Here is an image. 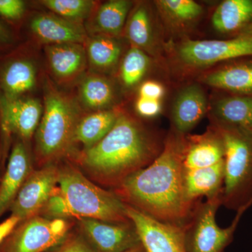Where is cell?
Instances as JSON below:
<instances>
[{
  "label": "cell",
  "instance_id": "cell-1",
  "mask_svg": "<svg viewBox=\"0 0 252 252\" xmlns=\"http://www.w3.org/2000/svg\"><path fill=\"white\" fill-rule=\"evenodd\" d=\"M185 136L170 133L157 158L126 177L113 191L126 205L152 218L185 225L198 202L190 203L186 195Z\"/></svg>",
  "mask_w": 252,
  "mask_h": 252
},
{
  "label": "cell",
  "instance_id": "cell-2",
  "mask_svg": "<svg viewBox=\"0 0 252 252\" xmlns=\"http://www.w3.org/2000/svg\"><path fill=\"white\" fill-rule=\"evenodd\" d=\"M162 148L153 133L123 112L109 133L81 151L77 160L96 180L115 188L131 174L152 163Z\"/></svg>",
  "mask_w": 252,
  "mask_h": 252
},
{
  "label": "cell",
  "instance_id": "cell-3",
  "mask_svg": "<svg viewBox=\"0 0 252 252\" xmlns=\"http://www.w3.org/2000/svg\"><path fill=\"white\" fill-rule=\"evenodd\" d=\"M43 91V114L35 132L34 152L36 161L46 165L72 151L78 123L85 112L76 95L61 90L49 78L44 80Z\"/></svg>",
  "mask_w": 252,
  "mask_h": 252
},
{
  "label": "cell",
  "instance_id": "cell-4",
  "mask_svg": "<svg viewBox=\"0 0 252 252\" xmlns=\"http://www.w3.org/2000/svg\"><path fill=\"white\" fill-rule=\"evenodd\" d=\"M58 187L73 216L112 223H128L126 205L114 191L99 188L72 165L59 168Z\"/></svg>",
  "mask_w": 252,
  "mask_h": 252
},
{
  "label": "cell",
  "instance_id": "cell-5",
  "mask_svg": "<svg viewBox=\"0 0 252 252\" xmlns=\"http://www.w3.org/2000/svg\"><path fill=\"white\" fill-rule=\"evenodd\" d=\"M225 147L223 205L238 210L252 204V136L215 125Z\"/></svg>",
  "mask_w": 252,
  "mask_h": 252
},
{
  "label": "cell",
  "instance_id": "cell-6",
  "mask_svg": "<svg viewBox=\"0 0 252 252\" xmlns=\"http://www.w3.org/2000/svg\"><path fill=\"white\" fill-rule=\"evenodd\" d=\"M223 205V196L198 201L185 225L186 252H225L234 238L235 230L244 212L250 206L238 210L230 226L217 224V210Z\"/></svg>",
  "mask_w": 252,
  "mask_h": 252
},
{
  "label": "cell",
  "instance_id": "cell-7",
  "mask_svg": "<svg viewBox=\"0 0 252 252\" xmlns=\"http://www.w3.org/2000/svg\"><path fill=\"white\" fill-rule=\"evenodd\" d=\"M68 220L36 215L21 220L0 243V252H46L59 245L69 233Z\"/></svg>",
  "mask_w": 252,
  "mask_h": 252
},
{
  "label": "cell",
  "instance_id": "cell-8",
  "mask_svg": "<svg viewBox=\"0 0 252 252\" xmlns=\"http://www.w3.org/2000/svg\"><path fill=\"white\" fill-rule=\"evenodd\" d=\"M176 50L181 62L193 67L252 56V23L234 37L220 40L187 39Z\"/></svg>",
  "mask_w": 252,
  "mask_h": 252
},
{
  "label": "cell",
  "instance_id": "cell-9",
  "mask_svg": "<svg viewBox=\"0 0 252 252\" xmlns=\"http://www.w3.org/2000/svg\"><path fill=\"white\" fill-rule=\"evenodd\" d=\"M43 114V103L36 97L14 100L0 99V147L7 155L13 137L28 144L35 134Z\"/></svg>",
  "mask_w": 252,
  "mask_h": 252
},
{
  "label": "cell",
  "instance_id": "cell-10",
  "mask_svg": "<svg viewBox=\"0 0 252 252\" xmlns=\"http://www.w3.org/2000/svg\"><path fill=\"white\" fill-rule=\"evenodd\" d=\"M39 68L25 47L0 55V99L31 97L39 80Z\"/></svg>",
  "mask_w": 252,
  "mask_h": 252
},
{
  "label": "cell",
  "instance_id": "cell-11",
  "mask_svg": "<svg viewBox=\"0 0 252 252\" xmlns=\"http://www.w3.org/2000/svg\"><path fill=\"white\" fill-rule=\"evenodd\" d=\"M79 233L94 252H125L141 245L132 221L112 223L79 219Z\"/></svg>",
  "mask_w": 252,
  "mask_h": 252
},
{
  "label": "cell",
  "instance_id": "cell-12",
  "mask_svg": "<svg viewBox=\"0 0 252 252\" xmlns=\"http://www.w3.org/2000/svg\"><path fill=\"white\" fill-rule=\"evenodd\" d=\"M59 167L54 163L31 172L9 208L11 216L23 220L39 215L57 187Z\"/></svg>",
  "mask_w": 252,
  "mask_h": 252
},
{
  "label": "cell",
  "instance_id": "cell-13",
  "mask_svg": "<svg viewBox=\"0 0 252 252\" xmlns=\"http://www.w3.org/2000/svg\"><path fill=\"white\" fill-rule=\"evenodd\" d=\"M146 252H186L185 225L163 223L126 205Z\"/></svg>",
  "mask_w": 252,
  "mask_h": 252
},
{
  "label": "cell",
  "instance_id": "cell-14",
  "mask_svg": "<svg viewBox=\"0 0 252 252\" xmlns=\"http://www.w3.org/2000/svg\"><path fill=\"white\" fill-rule=\"evenodd\" d=\"M44 48L50 73L59 87L77 85L88 72L89 63L84 44L68 43Z\"/></svg>",
  "mask_w": 252,
  "mask_h": 252
},
{
  "label": "cell",
  "instance_id": "cell-15",
  "mask_svg": "<svg viewBox=\"0 0 252 252\" xmlns=\"http://www.w3.org/2000/svg\"><path fill=\"white\" fill-rule=\"evenodd\" d=\"M28 27L33 39L44 46L84 44L89 36L84 24L67 21L50 11L34 15Z\"/></svg>",
  "mask_w": 252,
  "mask_h": 252
},
{
  "label": "cell",
  "instance_id": "cell-16",
  "mask_svg": "<svg viewBox=\"0 0 252 252\" xmlns=\"http://www.w3.org/2000/svg\"><path fill=\"white\" fill-rule=\"evenodd\" d=\"M32 171L27 144L16 138L0 182V217L9 210L20 189Z\"/></svg>",
  "mask_w": 252,
  "mask_h": 252
},
{
  "label": "cell",
  "instance_id": "cell-17",
  "mask_svg": "<svg viewBox=\"0 0 252 252\" xmlns=\"http://www.w3.org/2000/svg\"><path fill=\"white\" fill-rule=\"evenodd\" d=\"M225 147L223 138L216 127L200 135L185 136V170H196L223 161Z\"/></svg>",
  "mask_w": 252,
  "mask_h": 252
},
{
  "label": "cell",
  "instance_id": "cell-18",
  "mask_svg": "<svg viewBox=\"0 0 252 252\" xmlns=\"http://www.w3.org/2000/svg\"><path fill=\"white\" fill-rule=\"evenodd\" d=\"M203 81L228 94H252V56L227 61L225 65L205 75Z\"/></svg>",
  "mask_w": 252,
  "mask_h": 252
},
{
  "label": "cell",
  "instance_id": "cell-19",
  "mask_svg": "<svg viewBox=\"0 0 252 252\" xmlns=\"http://www.w3.org/2000/svg\"><path fill=\"white\" fill-rule=\"evenodd\" d=\"M132 3L127 0H111L97 4L84 24L89 35L117 38L126 27Z\"/></svg>",
  "mask_w": 252,
  "mask_h": 252
},
{
  "label": "cell",
  "instance_id": "cell-20",
  "mask_svg": "<svg viewBox=\"0 0 252 252\" xmlns=\"http://www.w3.org/2000/svg\"><path fill=\"white\" fill-rule=\"evenodd\" d=\"M215 125L252 136V94H228L215 104Z\"/></svg>",
  "mask_w": 252,
  "mask_h": 252
},
{
  "label": "cell",
  "instance_id": "cell-21",
  "mask_svg": "<svg viewBox=\"0 0 252 252\" xmlns=\"http://www.w3.org/2000/svg\"><path fill=\"white\" fill-rule=\"evenodd\" d=\"M185 170L186 195L190 203L223 196L224 160L212 166Z\"/></svg>",
  "mask_w": 252,
  "mask_h": 252
},
{
  "label": "cell",
  "instance_id": "cell-22",
  "mask_svg": "<svg viewBox=\"0 0 252 252\" xmlns=\"http://www.w3.org/2000/svg\"><path fill=\"white\" fill-rule=\"evenodd\" d=\"M77 85L76 97L84 112L112 108L116 99L115 89L112 81L104 74L87 72Z\"/></svg>",
  "mask_w": 252,
  "mask_h": 252
},
{
  "label": "cell",
  "instance_id": "cell-23",
  "mask_svg": "<svg viewBox=\"0 0 252 252\" xmlns=\"http://www.w3.org/2000/svg\"><path fill=\"white\" fill-rule=\"evenodd\" d=\"M206 109V97L200 86L191 85L184 89L177 96L172 110L175 132L185 135L200 122Z\"/></svg>",
  "mask_w": 252,
  "mask_h": 252
},
{
  "label": "cell",
  "instance_id": "cell-24",
  "mask_svg": "<svg viewBox=\"0 0 252 252\" xmlns=\"http://www.w3.org/2000/svg\"><path fill=\"white\" fill-rule=\"evenodd\" d=\"M212 25L219 32L238 35L252 23V0H225L212 17Z\"/></svg>",
  "mask_w": 252,
  "mask_h": 252
},
{
  "label": "cell",
  "instance_id": "cell-25",
  "mask_svg": "<svg viewBox=\"0 0 252 252\" xmlns=\"http://www.w3.org/2000/svg\"><path fill=\"white\" fill-rule=\"evenodd\" d=\"M122 113L116 107L84 113L76 128L74 144H82L84 150L91 148L109 133Z\"/></svg>",
  "mask_w": 252,
  "mask_h": 252
},
{
  "label": "cell",
  "instance_id": "cell-26",
  "mask_svg": "<svg viewBox=\"0 0 252 252\" xmlns=\"http://www.w3.org/2000/svg\"><path fill=\"white\" fill-rule=\"evenodd\" d=\"M89 72L104 74L112 71L119 62L122 46L117 38L89 35L84 43Z\"/></svg>",
  "mask_w": 252,
  "mask_h": 252
},
{
  "label": "cell",
  "instance_id": "cell-27",
  "mask_svg": "<svg viewBox=\"0 0 252 252\" xmlns=\"http://www.w3.org/2000/svg\"><path fill=\"white\" fill-rule=\"evenodd\" d=\"M39 4L60 17L85 24L98 3L92 0H42Z\"/></svg>",
  "mask_w": 252,
  "mask_h": 252
},
{
  "label": "cell",
  "instance_id": "cell-28",
  "mask_svg": "<svg viewBox=\"0 0 252 252\" xmlns=\"http://www.w3.org/2000/svg\"><path fill=\"white\" fill-rule=\"evenodd\" d=\"M126 37L132 46L142 51L148 49L152 42L150 18L147 8L138 5L131 11L126 24Z\"/></svg>",
  "mask_w": 252,
  "mask_h": 252
},
{
  "label": "cell",
  "instance_id": "cell-29",
  "mask_svg": "<svg viewBox=\"0 0 252 252\" xmlns=\"http://www.w3.org/2000/svg\"><path fill=\"white\" fill-rule=\"evenodd\" d=\"M149 59L144 51L132 46L126 53L120 67V78L126 88L134 87L145 75Z\"/></svg>",
  "mask_w": 252,
  "mask_h": 252
},
{
  "label": "cell",
  "instance_id": "cell-30",
  "mask_svg": "<svg viewBox=\"0 0 252 252\" xmlns=\"http://www.w3.org/2000/svg\"><path fill=\"white\" fill-rule=\"evenodd\" d=\"M158 4L170 17L180 22L195 19L203 12L201 5L193 0H161Z\"/></svg>",
  "mask_w": 252,
  "mask_h": 252
},
{
  "label": "cell",
  "instance_id": "cell-31",
  "mask_svg": "<svg viewBox=\"0 0 252 252\" xmlns=\"http://www.w3.org/2000/svg\"><path fill=\"white\" fill-rule=\"evenodd\" d=\"M39 215L51 220H68L69 218L74 217L65 198L63 196L58 186L51 193V196Z\"/></svg>",
  "mask_w": 252,
  "mask_h": 252
},
{
  "label": "cell",
  "instance_id": "cell-32",
  "mask_svg": "<svg viewBox=\"0 0 252 252\" xmlns=\"http://www.w3.org/2000/svg\"><path fill=\"white\" fill-rule=\"evenodd\" d=\"M27 12V5L22 0H0V16L11 25L22 21Z\"/></svg>",
  "mask_w": 252,
  "mask_h": 252
},
{
  "label": "cell",
  "instance_id": "cell-33",
  "mask_svg": "<svg viewBox=\"0 0 252 252\" xmlns=\"http://www.w3.org/2000/svg\"><path fill=\"white\" fill-rule=\"evenodd\" d=\"M47 252H94L86 240L77 233H68L59 245Z\"/></svg>",
  "mask_w": 252,
  "mask_h": 252
},
{
  "label": "cell",
  "instance_id": "cell-34",
  "mask_svg": "<svg viewBox=\"0 0 252 252\" xmlns=\"http://www.w3.org/2000/svg\"><path fill=\"white\" fill-rule=\"evenodd\" d=\"M136 112L141 117L152 118L157 117L161 111L160 100L139 97L135 103Z\"/></svg>",
  "mask_w": 252,
  "mask_h": 252
},
{
  "label": "cell",
  "instance_id": "cell-35",
  "mask_svg": "<svg viewBox=\"0 0 252 252\" xmlns=\"http://www.w3.org/2000/svg\"><path fill=\"white\" fill-rule=\"evenodd\" d=\"M165 94L164 87L158 82L147 81L140 86L139 89V97L144 98L160 100Z\"/></svg>",
  "mask_w": 252,
  "mask_h": 252
},
{
  "label": "cell",
  "instance_id": "cell-36",
  "mask_svg": "<svg viewBox=\"0 0 252 252\" xmlns=\"http://www.w3.org/2000/svg\"><path fill=\"white\" fill-rule=\"evenodd\" d=\"M14 32L4 23L0 21V51L9 48L14 44Z\"/></svg>",
  "mask_w": 252,
  "mask_h": 252
},
{
  "label": "cell",
  "instance_id": "cell-37",
  "mask_svg": "<svg viewBox=\"0 0 252 252\" xmlns=\"http://www.w3.org/2000/svg\"><path fill=\"white\" fill-rule=\"evenodd\" d=\"M21 220L17 217L10 216L4 221L0 223V243L2 242L8 235L14 229Z\"/></svg>",
  "mask_w": 252,
  "mask_h": 252
},
{
  "label": "cell",
  "instance_id": "cell-38",
  "mask_svg": "<svg viewBox=\"0 0 252 252\" xmlns=\"http://www.w3.org/2000/svg\"><path fill=\"white\" fill-rule=\"evenodd\" d=\"M125 252H146V251L145 250H144V247L142 246V244H141V245H138V246L130 249V250H127V251Z\"/></svg>",
  "mask_w": 252,
  "mask_h": 252
},
{
  "label": "cell",
  "instance_id": "cell-39",
  "mask_svg": "<svg viewBox=\"0 0 252 252\" xmlns=\"http://www.w3.org/2000/svg\"><path fill=\"white\" fill-rule=\"evenodd\" d=\"M5 158L4 156H3L2 150H1V147H0V182H1V167L4 164Z\"/></svg>",
  "mask_w": 252,
  "mask_h": 252
},
{
  "label": "cell",
  "instance_id": "cell-40",
  "mask_svg": "<svg viewBox=\"0 0 252 252\" xmlns=\"http://www.w3.org/2000/svg\"></svg>",
  "mask_w": 252,
  "mask_h": 252
},
{
  "label": "cell",
  "instance_id": "cell-41",
  "mask_svg": "<svg viewBox=\"0 0 252 252\" xmlns=\"http://www.w3.org/2000/svg\"></svg>",
  "mask_w": 252,
  "mask_h": 252
}]
</instances>
